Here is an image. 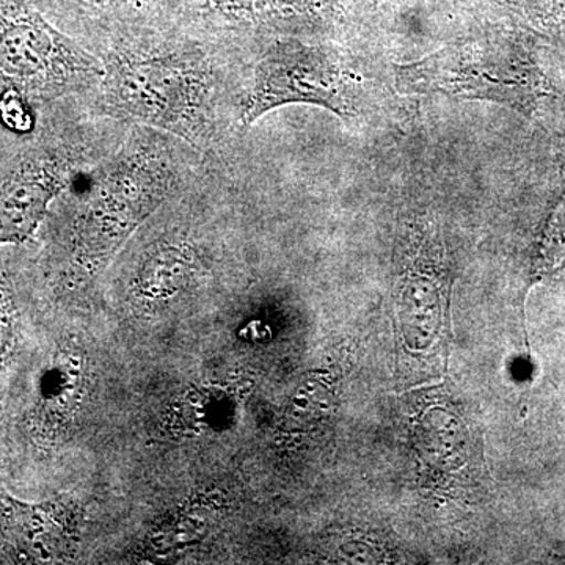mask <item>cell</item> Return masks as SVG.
Segmentation results:
<instances>
[{"label": "cell", "mask_w": 565, "mask_h": 565, "mask_svg": "<svg viewBox=\"0 0 565 565\" xmlns=\"http://www.w3.org/2000/svg\"><path fill=\"white\" fill-rule=\"evenodd\" d=\"M102 61L99 114L214 152L226 118L214 41L180 24L132 29L110 36Z\"/></svg>", "instance_id": "6da1fadb"}, {"label": "cell", "mask_w": 565, "mask_h": 565, "mask_svg": "<svg viewBox=\"0 0 565 565\" xmlns=\"http://www.w3.org/2000/svg\"><path fill=\"white\" fill-rule=\"evenodd\" d=\"M174 141L180 140L134 125L120 147L73 182L70 250L82 273L103 267L132 230L192 182L189 147Z\"/></svg>", "instance_id": "7a4b0ae2"}, {"label": "cell", "mask_w": 565, "mask_h": 565, "mask_svg": "<svg viewBox=\"0 0 565 565\" xmlns=\"http://www.w3.org/2000/svg\"><path fill=\"white\" fill-rule=\"evenodd\" d=\"M102 57L55 29L28 0H0V98L31 102L98 90Z\"/></svg>", "instance_id": "3957f363"}, {"label": "cell", "mask_w": 565, "mask_h": 565, "mask_svg": "<svg viewBox=\"0 0 565 565\" xmlns=\"http://www.w3.org/2000/svg\"><path fill=\"white\" fill-rule=\"evenodd\" d=\"M401 93H441L530 111L545 96V82L525 47L504 35L449 44L396 68Z\"/></svg>", "instance_id": "277c9868"}, {"label": "cell", "mask_w": 565, "mask_h": 565, "mask_svg": "<svg viewBox=\"0 0 565 565\" xmlns=\"http://www.w3.org/2000/svg\"><path fill=\"white\" fill-rule=\"evenodd\" d=\"M355 77L332 50L285 36L274 40L253 68L241 95V122L250 126L270 110L291 104L353 114Z\"/></svg>", "instance_id": "5b68a950"}, {"label": "cell", "mask_w": 565, "mask_h": 565, "mask_svg": "<svg viewBox=\"0 0 565 565\" xmlns=\"http://www.w3.org/2000/svg\"><path fill=\"white\" fill-rule=\"evenodd\" d=\"M99 159L87 140H71L25 156L0 173V244L25 239L52 200Z\"/></svg>", "instance_id": "8992f818"}, {"label": "cell", "mask_w": 565, "mask_h": 565, "mask_svg": "<svg viewBox=\"0 0 565 565\" xmlns=\"http://www.w3.org/2000/svg\"><path fill=\"white\" fill-rule=\"evenodd\" d=\"M341 0H182L178 24L211 36L228 32L311 31L327 24Z\"/></svg>", "instance_id": "52a82bcc"}, {"label": "cell", "mask_w": 565, "mask_h": 565, "mask_svg": "<svg viewBox=\"0 0 565 565\" xmlns=\"http://www.w3.org/2000/svg\"><path fill=\"white\" fill-rule=\"evenodd\" d=\"M182 0H46L52 10L66 20L107 31L110 36L152 28L178 24Z\"/></svg>", "instance_id": "ba28073f"}, {"label": "cell", "mask_w": 565, "mask_h": 565, "mask_svg": "<svg viewBox=\"0 0 565 565\" xmlns=\"http://www.w3.org/2000/svg\"><path fill=\"white\" fill-rule=\"evenodd\" d=\"M565 258V192L546 225L539 250V266L550 270Z\"/></svg>", "instance_id": "9c48e42d"}]
</instances>
